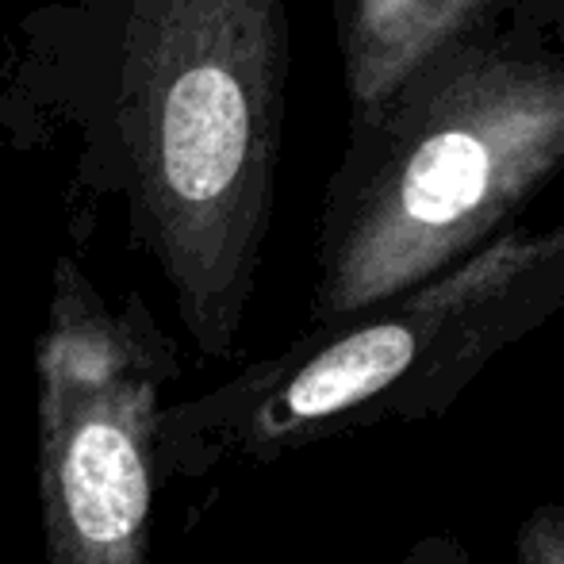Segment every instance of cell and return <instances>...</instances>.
<instances>
[{
  "label": "cell",
  "mask_w": 564,
  "mask_h": 564,
  "mask_svg": "<svg viewBox=\"0 0 564 564\" xmlns=\"http://www.w3.org/2000/svg\"><path fill=\"white\" fill-rule=\"evenodd\" d=\"M514 564H564V499L538 503L519 522Z\"/></svg>",
  "instance_id": "6"
},
{
  "label": "cell",
  "mask_w": 564,
  "mask_h": 564,
  "mask_svg": "<svg viewBox=\"0 0 564 564\" xmlns=\"http://www.w3.org/2000/svg\"><path fill=\"white\" fill-rule=\"evenodd\" d=\"M289 0H28L0 127L74 134V177L119 200L204 357L238 354L273 227Z\"/></svg>",
  "instance_id": "1"
},
{
  "label": "cell",
  "mask_w": 564,
  "mask_h": 564,
  "mask_svg": "<svg viewBox=\"0 0 564 564\" xmlns=\"http://www.w3.org/2000/svg\"><path fill=\"white\" fill-rule=\"evenodd\" d=\"M564 173V58L496 31L453 46L369 116L315 227L307 327L346 319L468 261Z\"/></svg>",
  "instance_id": "2"
},
{
  "label": "cell",
  "mask_w": 564,
  "mask_h": 564,
  "mask_svg": "<svg viewBox=\"0 0 564 564\" xmlns=\"http://www.w3.org/2000/svg\"><path fill=\"white\" fill-rule=\"evenodd\" d=\"M177 341L142 296L112 307L74 258L54 261L35 341V476L46 564H150L158 411Z\"/></svg>",
  "instance_id": "4"
},
{
  "label": "cell",
  "mask_w": 564,
  "mask_h": 564,
  "mask_svg": "<svg viewBox=\"0 0 564 564\" xmlns=\"http://www.w3.org/2000/svg\"><path fill=\"white\" fill-rule=\"evenodd\" d=\"M564 312V219L511 227L468 261L346 319L307 327L212 392L158 411V476L269 465L315 442L446 415Z\"/></svg>",
  "instance_id": "3"
},
{
  "label": "cell",
  "mask_w": 564,
  "mask_h": 564,
  "mask_svg": "<svg viewBox=\"0 0 564 564\" xmlns=\"http://www.w3.org/2000/svg\"><path fill=\"white\" fill-rule=\"evenodd\" d=\"M400 564H476L453 534H426L400 557Z\"/></svg>",
  "instance_id": "8"
},
{
  "label": "cell",
  "mask_w": 564,
  "mask_h": 564,
  "mask_svg": "<svg viewBox=\"0 0 564 564\" xmlns=\"http://www.w3.org/2000/svg\"><path fill=\"white\" fill-rule=\"evenodd\" d=\"M349 119L369 116L453 46L503 31L514 0H327Z\"/></svg>",
  "instance_id": "5"
},
{
  "label": "cell",
  "mask_w": 564,
  "mask_h": 564,
  "mask_svg": "<svg viewBox=\"0 0 564 564\" xmlns=\"http://www.w3.org/2000/svg\"><path fill=\"white\" fill-rule=\"evenodd\" d=\"M503 28L522 43L545 46L564 58V0H514Z\"/></svg>",
  "instance_id": "7"
}]
</instances>
